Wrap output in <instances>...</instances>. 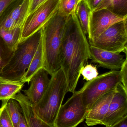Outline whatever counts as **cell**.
<instances>
[{
    "label": "cell",
    "mask_w": 127,
    "mask_h": 127,
    "mask_svg": "<svg viewBox=\"0 0 127 127\" xmlns=\"http://www.w3.org/2000/svg\"><path fill=\"white\" fill-rule=\"evenodd\" d=\"M106 127H127V116H125L119 122L112 126Z\"/></svg>",
    "instance_id": "obj_29"
},
{
    "label": "cell",
    "mask_w": 127,
    "mask_h": 127,
    "mask_svg": "<svg viewBox=\"0 0 127 127\" xmlns=\"http://www.w3.org/2000/svg\"><path fill=\"white\" fill-rule=\"evenodd\" d=\"M6 109L13 127H17L20 116L22 113L19 103L15 99H10L6 104Z\"/></svg>",
    "instance_id": "obj_21"
},
{
    "label": "cell",
    "mask_w": 127,
    "mask_h": 127,
    "mask_svg": "<svg viewBox=\"0 0 127 127\" xmlns=\"http://www.w3.org/2000/svg\"><path fill=\"white\" fill-rule=\"evenodd\" d=\"M68 92L66 78L59 69L51 76L48 87L40 100L32 104L35 114L45 123L54 126L58 112Z\"/></svg>",
    "instance_id": "obj_3"
},
{
    "label": "cell",
    "mask_w": 127,
    "mask_h": 127,
    "mask_svg": "<svg viewBox=\"0 0 127 127\" xmlns=\"http://www.w3.org/2000/svg\"><path fill=\"white\" fill-rule=\"evenodd\" d=\"M8 101H2L0 108V127H14L6 109V104Z\"/></svg>",
    "instance_id": "obj_25"
},
{
    "label": "cell",
    "mask_w": 127,
    "mask_h": 127,
    "mask_svg": "<svg viewBox=\"0 0 127 127\" xmlns=\"http://www.w3.org/2000/svg\"><path fill=\"white\" fill-rule=\"evenodd\" d=\"M72 94L59 110L56 127H77L85 119L88 110L83 103L80 91Z\"/></svg>",
    "instance_id": "obj_7"
},
{
    "label": "cell",
    "mask_w": 127,
    "mask_h": 127,
    "mask_svg": "<svg viewBox=\"0 0 127 127\" xmlns=\"http://www.w3.org/2000/svg\"><path fill=\"white\" fill-rule=\"evenodd\" d=\"M76 16L81 27L86 35H88L92 12L84 0H81L75 11Z\"/></svg>",
    "instance_id": "obj_18"
},
{
    "label": "cell",
    "mask_w": 127,
    "mask_h": 127,
    "mask_svg": "<svg viewBox=\"0 0 127 127\" xmlns=\"http://www.w3.org/2000/svg\"><path fill=\"white\" fill-rule=\"evenodd\" d=\"M60 0H47L28 14L22 28L20 42L42 28L58 9Z\"/></svg>",
    "instance_id": "obj_8"
},
{
    "label": "cell",
    "mask_w": 127,
    "mask_h": 127,
    "mask_svg": "<svg viewBox=\"0 0 127 127\" xmlns=\"http://www.w3.org/2000/svg\"><path fill=\"white\" fill-rule=\"evenodd\" d=\"M68 16L57 11L42 28L44 43L43 68L52 76L60 69V48Z\"/></svg>",
    "instance_id": "obj_2"
},
{
    "label": "cell",
    "mask_w": 127,
    "mask_h": 127,
    "mask_svg": "<svg viewBox=\"0 0 127 127\" xmlns=\"http://www.w3.org/2000/svg\"><path fill=\"white\" fill-rule=\"evenodd\" d=\"M42 29L24 41L19 42L9 62L0 76L13 81H21L37 50Z\"/></svg>",
    "instance_id": "obj_4"
},
{
    "label": "cell",
    "mask_w": 127,
    "mask_h": 127,
    "mask_svg": "<svg viewBox=\"0 0 127 127\" xmlns=\"http://www.w3.org/2000/svg\"><path fill=\"white\" fill-rule=\"evenodd\" d=\"M17 127H28L24 117L22 113L20 116Z\"/></svg>",
    "instance_id": "obj_31"
},
{
    "label": "cell",
    "mask_w": 127,
    "mask_h": 127,
    "mask_svg": "<svg viewBox=\"0 0 127 127\" xmlns=\"http://www.w3.org/2000/svg\"><path fill=\"white\" fill-rule=\"evenodd\" d=\"M30 0H13L0 15V29L22 27L28 14Z\"/></svg>",
    "instance_id": "obj_9"
},
{
    "label": "cell",
    "mask_w": 127,
    "mask_h": 127,
    "mask_svg": "<svg viewBox=\"0 0 127 127\" xmlns=\"http://www.w3.org/2000/svg\"><path fill=\"white\" fill-rule=\"evenodd\" d=\"M102 50L127 54V19L114 24L89 43Z\"/></svg>",
    "instance_id": "obj_6"
},
{
    "label": "cell",
    "mask_w": 127,
    "mask_h": 127,
    "mask_svg": "<svg viewBox=\"0 0 127 127\" xmlns=\"http://www.w3.org/2000/svg\"><path fill=\"white\" fill-rule=\"evenodd\" d=\"M13 0H0V15Z\"/></svg>",
    "instance_id": "obj_30"
},
{
    "label": "cell",
    "mask_w": 127,
    "mask_h": 127,
    "mask_svg": "<svg viewBox=\"0 0 127 127\" xmlns=\"http://www.w3.org/2000/svg\"><path fill=\"white\" fill-rule=\"evenodd\" d=\"M115 91L103 95L93 103L86 117V124L87 126L103 125V121L108 112Z\"/></svg>",
    "instance_id": "obj_14"
},
{
    "label": "cell",
    "mask_w": 127,
    "mask_h": 127,
    "mask_svg": "<svg viewBox=\"0 0 127 127\" xmlns=\"http://www.w3.org/2000/svg\"><path fill=\"white\" fill-rule=\"evenodd\" d=\"M121 83L120 70H111L87 81L79 90L84 104L89 110L93 103L100 97L115 90Z\"/></svg>",
    "instance_id": "obj_5"
},
{
    "label": "cell",
    "mask_w": 127,
    "mask_h": 127,
    "mask_svg": "<svg viewBox=\"0 0 127 127\" xmlns=\"http://www.w3.org/2000/svg\"><path fill=\"white\" fill-rule=\"evenodd\" d=\"M127 116V90L122 83L115 91L103 125L112 126Z\"/></svg>",
    "instance_id": "obj_11"
},
{
    "label": "cell",
    "mask_w": 127,
    "mask_h": 127,
    "mask_svg": "<svg viewBox=\"0 0 127 127\" xmlns=\"http://www.w3.org/2000/svg\"><path fill=\"white\" fill-rule=\"evenodd\" d=\"M92 12L94 11L103 0H84Z\"/></svg>",
    "instance_id": "obj_27"
},
{
    "label": "cell",
    "mask_w": 127,
    "mask_h": 127,
    "mask_svg": "<svg viewBox=\"0 0 127 127\" xmlns=\"http://www.w3.org/2000/svg\"><path fill=\"white\" fill-rule=\"evenodd\" d=\"M44 54V43L42 30V36L37 50L22 81L25 83H27L29 84L33 76L40 69L43 68Z\"/></svg>",
    "instance_id": "obj_16"
},
{
    "label": "cell",
    "mask_w": 127,
    "mask_h": 127,
    "mask_svg": "<svg viewBox=\"0 0 127 127\" xmlns=\"http://www.w3.org/2000/svg\"><path fill=\"white\" fill-rule=\"evenodd\" d=\"M84 127H89V126H87V125H84Z\"/></svg>",
    "instance_id": "obj_32"
},
{
    "label": "cell",
    "mask_w": 127,
    "mask_h": 127,
    "mask_svg": "<svg viewBox=\"0 0 127 127\" xmlns=\"http://www.w3.org/2000/svg\"><path fill=\"white\" fill-rule=\"evenodd\" d=\"M102 9L118 15L127 16V0H103L94 11Z\"/></svg>",
    "instance_id": "obj_19"
},
{
    "label": "cell",
    "mask_w": 127,
    "mask_h": 127,
    "mask_svg": "<svg viewBox=\"0 0 127 127\" xmlns=\"http://www.w3.org/2000/svg\"><path fill=\"white\" fill-rule=\"evenodd\" d=\"M48 74L44 68L40 69L31 79L30 87L27 90H23L24 95L32 104L37 103L46 91L50 79Z\"/></svg>",
    "instance_id": "obj_13"
},
{
    "label": "cell",
    "mask_w": 127,
    "mask_h": 127,
    "mask_svg": "<svg viewBox=\"0 0 127 127\" xmlns=\"http://www.w3.org/2000/svg\"><path fill=\"white\" fill-rule=\"evenodd\" d=\"M127 19V16L118 15L106 9L93 11L89 22V43L93 42L113 25Z\"/></svg>",
    "instance_id": "obj_10"
},
{
    "label": "cell",
    "mask_w": 127,
    "mask_h": 127,
    "mask_svg": "<svg viewBox=\"0 0 127 127\" xmlns=\"http://www.w3.org/2000/svg\"><path fill=\"white\" fill-rule=\"evenodd\" d=\"M81 0H60L58 11L63 15L68 16L75 11L76 8Z\"/></svg>",
    "instance_id": "obj_23"
},
{
    "label": "cell",
    "mask_w": 127,
    "mask_h": 127,
    "mask_svg": "<svg viewBox=\"0 0 127 127\" xmlns=\"http://www.w3.org/2000/svg\"><path fill=\"white\" fill-rule=\"evenodd\" d=\"M22 28H17L10 30L0 29V36L9 48L13 51H14L16 50L20 42Z\"/></svg>",
    "instance_id": "obj_20"
},
{
    "label": "cell",
    "mask_w": 127,
    "mask_h": 127,
    "mask_svg": "<svg viewBox=\"0 0 127 127\" xmlns=\"http://www.w3.org/2000/svg\"><path fill=\"white\" fill-rule=\"evenodd\" d=\"M47 0H30L28 14L33 12L38 6Z\"/></svg>",
    "instance_id": "obj_28"
},
{
    "label": "cell",
    "mask_w": 127,
    "mask_h": 127,
    "mask_svg": "<svg viewBox=\"0 0 127 127\" xmlns=\"http://www.w3.org/2000/svg\"><path fill=\"white\" fill-rule=\"evenodd\" d=\"M14 52L9 48L0 36V74L9 62Z\"/></svg>",
    "instance_id": "obj_22"
},
{
    "label": "cell",
    "mask_w": 127,
    "mask_h": 127,
    "mask_svg": "<svg viewBox=\"0 0 127 127\" xmlns=\"http://www.w3.org/2000/svg\"><path fill=\"white\" fill-rule=\"evenodd\" d=\"M89 49L92 63L111 70L121 69L126 59L119 53L102 50L90 45Z\"/></svg>",
    "instance_id": "obj_12"
},
{
    "label": "cell",
    "mask_w": 127,
    "mask_h": 127,
    "mask_svg": "<svg viewBox=\"0 0 127 127\" xmlns=\"http://www.w3.org/2000/svg\"><path fill=\"white\" fill-rule=\"evenodd\" d=\"M25 83L4 79L0 76V100L8 101L21 92Z\"/></svg>",
    "instance_id": "obj_17"
},
{
    "label": "cell",
    "mask_w": 127,
    "mask_h": 127,
    "mask_svg": "<svg viewBox=\"0 0 127 127\" xmlns=\"http://www.w3.org/2000/svg\"><path fill=\"white\" fill-rule=\"evenodd\" d=\"M81 75L83 77L84 80L89 81L97 77L98 72L96 66L92 64H88L82 69Z\"/></svg>",
    "instance_id": "obj_24"
},
{
    "label": "cell",
    "mask_w": 127,
    "mask_h": 127,
    "mask_svg": "<svg viewBox=\"0 0 127 127\" xmlns=\"http://www.w3.org/2000/svg\"><path fill=\"white\" fill-rule=\"evenodd\" d=\"M127 57L126 56L125 61L120 69L122 84L127 90Z\"/></svg>",
    "instance_id": "obj_26"
},
{
    "label": "cell",
    "mask_w": 127,
    "mask_h": 127,
    "mask_svg": "<svg viewBox=\"0 0 127 127\" xmlns=\"http://www.w3.org/2000/svg\"><path fill=\"white\" fill-rule=\"evenodd\" d=\"M89 47L75 11L67 18L59 56L60 68L65 76L69 92H75L81 70L91 59Z\"/></svg>",
    "instance_id": "obj_1"
},
{
    "label": "cell",
    "mask_w": 127,
    "mask_h": 127,
    "mask_svg": "<svg viewBox=\"0 0 127 127\" xmlns=\"http://www.w3.org/2000/svg\"><path fill=\"white\" fill-rule=\"evenodd\" d=\"M13 99L17 101L21 107L22 113L28 127H56L45 123L35 114L32 104L26 95L21 92L16 95Z\"/></svg>",
    "instance_id": "obj_15"
}]
</instances>
